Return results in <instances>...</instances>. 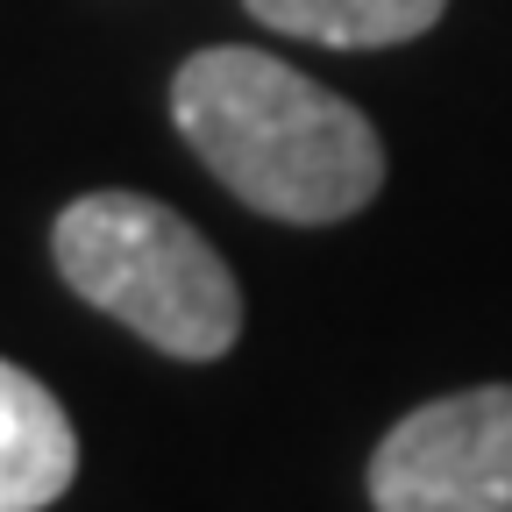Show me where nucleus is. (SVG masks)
<instances>
[{
	"label": "nucleus",
	"mask_w": 512,
	"mask_h": 512,
	"mask_svg": "<svg viewBox=\"0 0 512 512\" xmlns=\"http://www.w3.org/2000/svg\"><path fill=\"white\" fill-rule=\"evenodd\" d=\"M171 121L242 207L292 228L349 221L384 185L370 114L249 43L192 50L171 79Z\"/></svg>",
	"instance_id": "nucleus-1"
},
{
	"label": "nucleus",
	"mask_w": 512,
	"mask_h": 512,
	"mask_svg": "<svg viewBox=\"0 0 512 512\" xmlns=\"http://www.w3.org/2000/svg\"><path fill=\"white\" fill-rule=\"evenodd\" d=\"M57 278L157 356L214 363L242 335V285L214 242L150 192H86L50 228Z\"/></svg>",
	"instance_id": "nucleus-2"
},
{
	"label": "nucleus",
	"mask_w": 512,
	"mask_h": 512,
	"mask_svg": "<svg viewBox=\"0 0 512 512\" xmlns=\"http://www.w3.org/2000/svg\"><path fill=\"white\" fill-rule=\"evenodd\" d=\"M377 512H512V384L413 406L370 456Z\"/></svg>",
	"instance_id": "nucleus-3"
},
{
	"label": "nucleus",
	"mask_w": 512,
	"mask_h": 512,
	"mask_svg": "<svg viewBox=\"0 0 512 512\" xmlns=\"http://www.w3.org/2000/svg\"><path fill=\"white\" fill-rule=\"evenodd\" d=\"M79 477V434L50 384L0 363V512H43Z\"/></svg>",
	"instance_id": "nucleus-4"
},
{
	"label": "nucleus",
	"mask_w": 512,
	"mask_h": 512,
	"mask_svg": "<svg viewBox=\"0 0 512 512\" xmlns=\"http://www.w3.org/2000/svg\"><path fill=\"white\" fill-rule=\"evenodd\" d=\"M242 8L299 43H328V50H392L413 43L441 22L448 0H242Z\"/></svg>",
	"instance_id": "nucleus-5"
}]
</instances>
